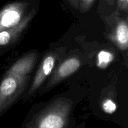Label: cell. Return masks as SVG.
Listing matches in <instances>:
<instances>
[{"mask_svg":"<svg viewBox=\"0 0 128 128\" xmlns=\"http://www.w3.org/2000/svg\"><path fill=\"white\" fill-rule=\"evenodd\" d=\"M85 128L83 127V126H81V127H79V128Z\"/></svg>","mask_w":128,"mask_h":128,"instance_id":"4fadbf2b","label":"cell"},{"mask_svg":"<svg viewBox=\"0 0 128 128\" xmlns=\"http://www.w3.org/2000/svg\"><path fill=\"white\" fill-rule=\"evenodd\" d=\"M102 108L103 111L107 114L114 113L116 110V105L114 101L111 100L107 99L105 100L102 104Z\"/></svg>","mask_w":128,"mask_h":128,"instance_id":"30bf717a","label":"cell"},{"mask_svg":"<svg viewBox=\"0 0 128 128\" xmlns=\"http://www.w3.org/2000/svg\"><path fill=\"white\" fill-rule=\"evenodd\" d=\"M119 2H120V4L121 7L127 9L128 0H119Z\"/></svg>","mask_w":128,"mask_h":128,"instance_id":"7c38bea8","label":"cell"},{"mask_svg":"<svg viewBox=\"0 0 128 128\" xmlns=\"http://www.w3.org/2000/svg\"><path fill=\"white\" fill-rule=\"evenodd\" d=\"M80 65L81 63L80 60L76 58H70L65 60L59 66L58 69L54 73L50 82V85L52 86L58 82H60L62 80L70 76L78 70Z\"/></svg>","mask_w":128,"mask_h":128,"instance_id":"52a82bcc","label":"cell"},{"mask_svg":"<svg viewBox=\"0 0 128 128\" xmlns=\"http://www.w3.org/2000/svg\"><path fill=\"white\" fill-rule=\"evenodd\" d=\"M114 38L119 47L126 50L128 44V27L126 21H122L118 24L115 31Z\"/></svg>","mask_w":128,"mask_h":128,"instance_id":"ba28073f","label":"cell"},{"mask_svg":"<svg viewBox=\"0 0 128 128\" xmlns=\"http://www.w3.org/2000/svg\"><path fill=\"white\" fill-rule=\"evenodd\" d=\"M114 60L112 53L106 51H100L98 55V66L101 69H105Z\"/></svg>","mask_w":128,"mask_h":128,"instance_id":"9c48e42d","label":"cell"},{"mask_svg":"<svg viewBox=\"0 0 128 128\" xmlns=\"http://www.w3.org/2000/svg\"><path fill=\"white\" fill-rule=\"evenodd\" d=\"M56 60V56L52 54L47 55L44 58L38 71L36 72L33 82L30 88L29 94L31 95L33 94L43 83L46 78L51 73L54 67Z\"/></svg>","mask_w":128,"mask_h":128,"instance_id":"5b68a950","label":"cell"},{"mask_svg":"<svg viewBox=\"0 0 128 128\" xmlns=\"http://www.w3.org/2000/svg\"><path fill=\"white\" fill-rule=\"evenodd\" d=\"M28 7L26 2L9 4L0 10V31L17 26L26 16Z\"/></svg>","mask_w":128,"mask_h":128,"instance_id":"3957f363","label":"cell"},{"mask_svg":"<svg viewBox=\"0 0 128 128\" xmlns=\"http://www.w3.org/2000/svg\"><path fill=\"white\" fill-rule=\"evenodd\" d=\"M71 107L66 104H56L32 115L21 128H71Z\"/></svg>","mask_w":128,"mask_h":128,"instance_id":"6da1fadb","label":"cell"},{"mask_svg":"<svg viewBox=\"0 0 128 128\" xmlns=\"http://www.w3.org/2000/svg\"><path fill=\"white\" fill-rule=\"evenodd\" d=\"M34 14L35 11L32 10L26 14L17 26L0 31V51L13 43L20 38L28 27Z\"/></svg>","mask_w":128,"mask_h":128,"instance_id":"277c9868","label":"cell"},{"mask_svg":"<svg viewBox=\"0 0 128 128\" xmlns=\"http://www.w3.org/2000/svg\"><path fill=\"white\" fill-rule=\"evenodd\" d=\"M36 60L37 55L35 53L26 55L16 61L7 71L6 74L20 76H28L34 66Z\"/></svg>","mask_w":128,"mask_h":128,"instance_id":"8992f818","label":"cell"},{"mask_svg":"<svg viewBox=\"0 0 128 128\" xmlns=\"http://www.w3.org/2000/svg\"><path fill=\"white\" fill-rule=\"evenodd\" d=\"M70 1L73 4L78 3L79 1H80V2H81L82 5H83L84 6H88L89 5L92 3L93 0H70Z\"/></svg>","mask_w":128,"mask_h":128,"instance_id":"8fae6325","label":"cell"},{"mask_svg":"<svg viewBox=\"0 0 128 128\" xmlns=\"http://www.w3.org/2000/svg\"><path fill=\"white\" fill-rule=\"evenodd\" d=\"M28 76L6 74L0 82V116L18 99L25 90Z\"/></svg>","mask_w":128,"mask_h":128,"instance_id":"7a4b0ae2","label":"cell"}]
</instances>
